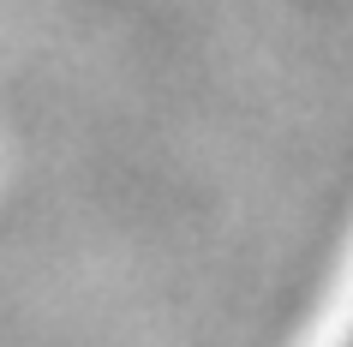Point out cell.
Here are the masks:
<instances>
[{
  "label": "cell",
  "mask_w": 353,
  "mask_h": 347,
  "mask_svg": "<svg viewBox=\"0 0 353 347\" xmlns=\"http://www.w3.org/2000/svg\"><path fill=\"white\" fill-rule=\"evenodd\" d=\"M347 347H353V335H347Z\"/></svg>",
  "instance_id": "1"
}]
</instances>
